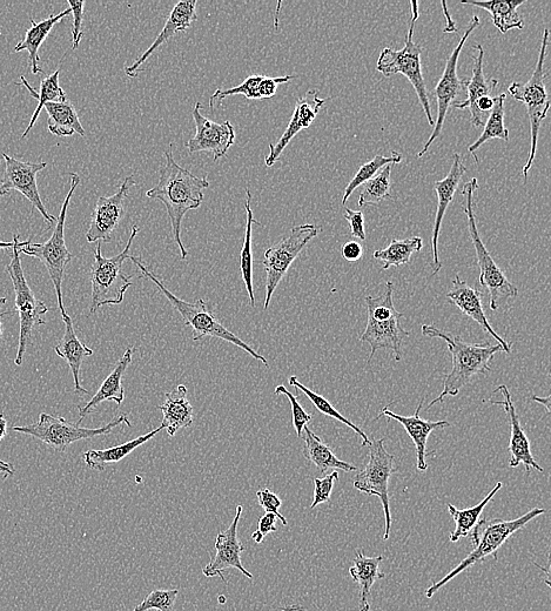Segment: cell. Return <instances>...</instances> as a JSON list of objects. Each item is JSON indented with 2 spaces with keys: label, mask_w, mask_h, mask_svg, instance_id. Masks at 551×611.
Wrapping results in <instances>:
<instances>
[{
  "label": "cell",
  "mask_w": 551,
  "mask_h": 611,
  "mask_svg": "<svg viewBox=\"0 0 551 611\" xmlns=\"http://www.w3.org/2000/svg\"><path fill=\"white\" fill-rule=\"evenodd\" d=\"M197 4V0H187V2H179L174 6L169 18L166 20L163 31L160 32V35L154 40L149 49H147L131 66L125 67L127 76L136 78L139 73L143 71V66L147 60L153 56V53L156 52L161 45L165 44L167 40L173 36H176L177 33L191 28L192 23L196 22L198 18L196 12Z\"/></svg>",
  "instance_id": "7402d4cb"
},
{
  "label": "cell",
  "mask_w": 551,
  "mask_h": 611,
  "mask_svg": "<svg viewBox=\"0 0 551 611\" xmlns=\"http://www.w3.org/2000/svg\"><path fill=\"white\" fill-rule=\"evenodd\" d=\"M526 3V0H493V2H473L462 0V5H473L486 10L492 16L493 24L503 35L512 29L522 30L524 22L517 9Z\"/></svg>",
  "instance_id": "e575fe53"
},
{
  "label": "cell",
  "mask_w": 551,
  "mask_h": 611,
  "mask_svg": "<svg viewBox=\"0 0 551 611\" xmlns=\"http://www.w3.org/2000/svg\"><path fill=\"white\" fill-rule=\"evenodd\" d=\"M495 99L492 96L483 97L477 102V110L482 114H487L493 110Z\"/></svg>",
  "instance_id": "11a10c76"
},
{
  "label": "cell",
  "mask_w": 551,
  "mask_h": 611,
  "mask_svg": "<svg viewBox=\"0 0 551 611\" xmlns=\"http://www.w3.org/2000/svg\"><path fill=\"white\" fill-rule=\"evenodd\" d=\"M442 6H443V15H445L446 23H447L445 30H443V33H455L456 31H458V28H456V23L452 19V16H450V13L447 9V3L442 2Z\"/></svg>",
  "instance_id": "9f6ffc18"
},
{
  "label": "cell",
  "mask_w": 551,
  "mask_h": 611,
  "mask_svg": "<svg viewBox=\"0 0 551 611\" xmlns=\"http://www.w3.org/2000/svg\"><path fill=\"white\" fill-rule=\"evenodd\" d=\"M502 393V401H489L490 404L496 406H502L508 415L510 425V442H509V467L517 468L523 463L526 467V472L530 473V470L536 469L537 472L543 473L544 469L536 462L532 448H530V441L526 433H524L519 416H517L516 408L510 395L509 389L505 385L497 387L494 394Z\"/></svg>",
  "instance_id": "ffe728a7"
},
{
  "label": "cell",
  "mask_w": 551,
  "mask_h": 611,
  "mask_svg": "<svg viewBox=\"0 0 551 611\" xmlns=\"http://www.w3.org/2000/svg\"><path fill=\"white\" fill-rule=\"evenodd\" d=\"M278 611H305V608L301 606H297V604H294V606H287L285 608H281Z\"/></svg>",
  "instance_id": "94428289"
},
{
  "label": "cell",
  "mask_w": 551,
  "mask_h": 611,
  "mask_svg": "<svg viewBox=\"0 0 551 611\" xmlns=\"http://www.w3.org/2000/svg\"><path fill=\"white\" fill-rule=\"evenodd\" d=\"M338 470H334L332 474L326 475L322 479H314V498L311 509L317 508L321 503H326L331 500V495L335 481H338Z\"/></svg>",
  "instance_id": "7dc6e473"
},
{
  "label": "cell",
  "mask_w": 551,
  "mask_h": 611,
  "mask_svg": "<svg viewBox=\"0 0 551 611\" xmlns=\"http://www.w3.org/2000/svg\"><path fill=\"white\" fill-rule=\"evenodd\" d=\"M395 458L385 448V439L373 440L369 443V460L364 470L356 474L353 486L361 493L378 496L385 513V534L383 540H388L392 530L391 503H389L388 483L392 475L398 472L394 466Z\"/></svg>",
  "instance_id": "7c38bea8"
},
{
  "label": "cell",
  "mask_w": 551,
  "mask_h": 611,
  "mask_svg": "<svg viewBox=\"0 0 551 611\" xmlns=\"http://www.w3.org/2000/svg\"><path fill=\"white\" fill-rule=\"evenodd\" d=\"M477 52L474 56L473 77L468 79L467 84V99L461 102L453 103L454 109L470 110V123L475 127L485 126V114L477 110V102L483 97H488L499 85L497 79H487L483 72V58H485V50L481 44L474 46Z\"/></svg>",
  "instance_id": "d4e9b609"
},
{
  "label": "cell",
  "mask_w": 551,
  "mask_h": 611,
  "mask_svg": "<svg viewBox=\"0 0 551 611\" xmlns=\"http://www.w3.org/2000/svg\"><path fill=\"white\" fill-rule=\"evenodd\" d=\"M164 429L165 427L161 425L157 429H154V431L141 435L137 439L125 442L123 445L114 446L107 449H100V451H97V449H90V451L84 453L83 459L87 467L103 472L106 466L111 465V463H118L122 461L126 458V456H129L131 453L136 451L137 448L143 446L144 443L149 442L161 431H164Z\"/></svg>",
  "instance_id": "836d02e7"
},
{
  "label": "cell",
  "mask_w": 551,
  "mask_h": 611,
  "mask_svg": "<svg viewBox=\"0 0 551 611\" xmlns=\"http://www.w3.org/2000/svg\"><path fill=\"white\" fill-rule=\"evenodd\" d=\"M423 248V240L420 237H413L406 240H392L385 250L375 251L373 257L380 260L383 270L393 266L399 267L411 261L412 255L420 252Z\"/></svg>",
  "instance_id": "ab89813d"
},
{
  "label": "cell",
  "mask_w": 551,
  "mask_h": 611,
  "mask_svg": "<svg viewBox=\"0 0 551 611\" xmlns=\"http://www.w3.org/2000/svg\"><path fill=\"white\" fill-rule=\"evenodd\" d=\"M13 247V241H2L0 240V250H9V248Z\"/></svg>",
  "instance_id": "6125c7cd"
},
{
  "label": "cell",
  "mask_w": 551,
  "mask_h": 611,
  "mask_svg": "<svg viewBox=\"0 0 551 611\" xmlns=\"http://www.w3.org/2000/svg\"><path fill=\"white\" fill-rule=\"evenodd\" d=\"M412 23L409 26L408 35L406 36L405 46L401 50L395 51L391 47H386L380 53L376 70L382 73L385 77L395 75L405 76L414 87L418 94L419 102L425 112L430 126H434L432 110H430L429 96L427 92L425 78H423L421 53L422 47L414 43L415 24L420 17L419 3L412 2Z\"/></svg>",
  "instance_id": "9c48e42d"
},
{
  "label": "cell",
  "mask_w": 551,
  "mask_h": 611,
  "mask_svg": "<svg viewBox=\"0 0 551 611\" xmlns=\"http://www.w3.org/2000/svg\"><path fill=\"white\" fill-rule=\"evenodd\" d=\"M63 320L65 324L64 337L55 347V351L58 357L64 359L67 365H69L73 380H75L76 393L89 394L82 384H80V369H82L85 358L92 357L94 352L77 337L70 315H64Z\"/></svg>",
  "instance_id": "f1b7e54d"
},
{
  "label": "cell",
  "mask_w": 551,
  "mask_h": 611,
  "mask_svg": "<svg viewBox=\"0 0 551 611\" xmlns=\"http://www.w3.org/2000/svg\"><path fill=\"white\" fill-rule=\"evenodd\" d=\"M71 187L69 193L64 200L62 210L56 221L55 230L51 238L43 244H32L31 240L26 241V244L19 248L20 253L36 258L44 264L50 278L55 286L57 294L58 307L62 317L66 315V310L63 301V281L65 270L73 259V254L66 247L65 243V223L67 211H69L71 199L80 185V178L77 173H70Z\"/></svg>",
  "instance_id": "8992f818"
},
{
  "label": "cell",
  "mask_w": 551,
  "mask_h": 611,
  "mask_svg": "<svg viewBox=\"0 0 551 611\" xmlns=\"http://www.w3.org/2000/svg\"><path fill=\"white\" fill-rule=\"evenodd\" d=\"M277 520V516L274 514L266 513L259 521L258 532L264 537L270 533L277 532Z\"/></svg>",
  "instance_id": "db71d44e"
},
{
  "label": "cell",
  "mask_w": 551,
  "mask_h": 611,
  "mask_svg": "<svg viewBox=\"0 0 551 611\" xmlns=\"http://www.w3.org/2000/svg\"><path fill=\"white\" fill-rule=\"evenodd\" d=\"M368 319L365 332L361 334L360 341L371 346L369 360L380 349H388L394 354L395 361L402 359V344L411 333L401 327L403 314L396 311L391 304H375L367 308Z\"/></svg>",
  "instance_id": "5bb4252c"
},
{
  "label": "cell",
  "mask_w": 551,
  "mask_h": 611,
  "mask_svg": "<svg viewBox=\"0 0 551 611\" xmlns=\"http://www.w3.org/2000/svg\"><path fill=\"white\" fill-rule=\"evenodd\" d=\"M257 498L259 505L264 508L266 513H272L277 516V519H279L285 527L288 525L286 517L279 512L282 502L278 495H275L270 489L264 488L257 492Z\"/></svg>",
  "instance_id": "c3c4849f"
},
{
  "label": "cell",
  "mask_w": 551,
  "mask_h": 611,
  "mask_svg": "<svg viewBox=\"0 0 551 611\" xmlns=\"http://www.w3.org/2000/svg\"><path fill=\"white\" fill-rule=\"evenodd\" d=\"M326 103L325 99H321L318 96L317 90L308 91L304 97H301L297 104L290 124H288L286 131L282 134L281 138L275 144H270V154L265 159L267 167H272L277 163L282 152L285 151L288 144L291 143L292 139L297 134L308 129L318 117L321 107Z\"/></svg>",
  "instance_id": "44dd1931"
},
{
  "label": "cell",
  "mask_w": 551,
  "mask_h": 611,
  "mask_svg": "<svg viewBox=\"0 0 551 611\" xmlns=\"http://www.w3.org/2000/svg\"><path fill=\"white\" fill-rule=\"evenodd\" d=\"M320 230L315 225H300L292 228L290 235L282 239L280 243L274 245L265 252L262 265L266 271V299L264 310L270 307L275 290L284 279L288 270L304 251L309 241L317 237Z\"/></svg>",
  "instance_id": "4fadbf2b"
},
{
  "label": "cell",
  "mask_w": 551,
  "mask_h": 611,
  "mask_svg": "<svg viewBox=\"0 0 551 611\" xmlns=\"http://www.w3.org/2000/svg\"><path fill=\"white\" fill-rule=\"evenodd\" d=\"M243 506H238L235 509V516L232 525L218 534L215 539L214 548L215 555L212 557L210 563L203 569V573L206 577H217L219 576L223 582L226 583V577L224 573L228 569H237L240 573H243L247 579L253 580V575L248 572L244 567L243 561H241V554H243L245 547L240 542L238 537V526L243 515Z\"/></svg>",
  "instance_id": "ac0fdd59"
},
{
  "label": "cell",
  "mask_w": 551,
  "mask_h": 611,
  "mask_svg": "<svg viewBox=\"0 0 551 611\" xmlns=\"http://www.w3.org/2000/svg\"><path fill=\"white\" fill-rule=\"evenodd\" d=\"M251 201H252V192L250 191V188H247L246 203H245L246 213H247V223H246V232H245L243 250H241V253H240V270H241V277H243L248 297H250V304L252 307H255V295H254V287H253L252 230H253V225L255 224L260 225V223L257 219H254L253 217Z\"/></svg>",
  "instance_id": "f35d334b"
},
{
  "label": "cell",
  "mask_w": 551,
  "mask_h": 611,
  "mask_svg": "<svg viewBox=\"0 0 551 611\" xmlns=\"http://www.w3.org/2000/svg\"><path fill=\"white\" fill-rule=\"evenodd\" d=\"M136 185L134 176L125 178L117 193L111 197H100L91 216L86 240L93 243H111L113 233L117 230L125 213V200L129 197L131 188Z\"/></svg>",
  "instance_id": "e0dca14e"
},
{
  "label": "cell",
  "mask_w": 551,
  "mask_h": 611,
  "mask_svg": "<svg viewBox=\"0 0 551 611\" xmlns=\"http://www.w3.org/2000/svg\"><path fill=\"white\" fill-rule=\"evenodd\" d=\"M187 388L179 385L172 392L164 394L163 405L159 406L163 412V425L167 434L173 438L180 429H185L193 425V407L187 398Z\"/></svg>",
  "instance_id": "f546056e"
},
{
  "label": "cell",
  "mask_w": 551,
  "mask_h": 611,
  "mask_svg": "<svg viewBox=\"0 0 551 611\" xmlns=\"http://www.w3.org/2000/svg\"><path fill=\"white\" fill-rule=\"evenodd\" d=\"M8 299L0 297V306L5 305ZM3 339V324L2 320H0V341Z\"/></svg>",
  "instance_id": "be15d7a7"
},
{
  "label": "cell",
  "mask_w": 551,
  "mask_h": 611,
  "mask_svg": "<svg viewBox=\"0 0 551 611\" xmlns=\"http://www.w3.org/2000/svg\"><path fill=\"white\" fill-rule=\"evenodd\" d=\"M467 172L466 166L462 163V158L458 152L453 154V164L450 167L448 176L445 179L436 181L435 191L438 194V211H436L435 223L433 227L432 248H433V275L441 271L442 264L439 258V237L442 221L445 219L446 212L454 199V194L458 191L460 181Z\"/></svg>",
  "instance_id": "603a6c76"
},
{
  "label": "cell",
  "mask_w": 551,
  "mask_h": 611,
  "mask_svg": "<svg viewBox=\"0 0 551 611\" xmlns=\"http://www.w3.org/2000/svg\"><path fill=\"white\" fill-rule=\"evenodd\" d=\"M479 26L480 17L475 15L473 19L470 20L458 46L455 47L452 55H450L447 60L445 71H443L439 83L436 85L433 92L436 102H438V120L435 122L434 130L432 134H430L427 143L423 146L422 151L418 153V158L425 156L429 147L439 138L443 125H445L446 122L449 107L455 103V99L458 98L459 94L467 89L468 79H460L458 76V63L463 46H465L469 36L472 35L474 30L479 28Z\"/></svg>",
  "instance_id": "9a60e30c"
},
{
  "label": "cell",
  "mask_w": 551,
  "mask_h": 611,
  "mask_svg": "<svg viewBox=\"0 0 551 611\" xmlns=\"http://www.w3.org/2000/svg\"><path fill=\"white\" fill-rule=\"evenodd\" d=\"M67 3H69L71 13H73L72 49L77 50L80 40H82L84 35L82 25L85 2H73V0H69Z\"/></svg>",
  "instance_id": "681fc988"
},
{
  "label": "cell",
  "mask_w": 551,
  "mask_h": 611,
  "mask_svg": "<svg viewBox=\"0 0 551 611\" xmlns=\"http://www.w3.org/2000/svg\"><path fill=\"white\" fill-rule=\"evenodd\" d=\"M533 400L546 407L547 413L550 414V395L546 396V398H539V396L534 395Z\"/></svg>",
  "instance_id": "91938a15"
},
{
  "label": "cell",
  "mask_w": 551,
  "mask_h": 611,
  "mask_svg": "<svg viewBox=\"0 0 551 611\" xmlns=\"http://www.w3.org/2000/svg\"><path fill=\"white\" fill-rule=\"evenodd\" d=\"M59 76L60 70L53 72L50 76H46L42 80V83H40V89L38 92L33 89V87L29 84L28 80L25 79V77H20L23 86H25L26 89H28V91L30 92L31 96L33 98L38 99L39 102L35 113H33L29 126L26 127V130L23 133L22 139L28 136L33 127H35L37 120L40 116V112H42L46 104L60 103L65 102V100H67L66 93L62 89V86H60L59 84Z\"/></svg>",
  "instance_id": "8d00e7d4"
},
{
  "label": "cell",
  "mask_w": 551,
  "mask_h": 611,
  "mask_svg": "<svg viewBox=\"0 0 551 611\" xmlns=\"http://www.w3.org/2000/svg\"><path fill=\"white\" fill-rule=\"evenodd\" d=\"M295 76H284V77H266L262 78L260 83V97L261 99H268L275 96L278 91L279 85L291 82Z\"/></svg>",
  "instance_id": "816d5d0a"
},
{
  "label": "cell",
  "mask_w": 551,
  "mask_h": 611,
  "mask_svg": "<svg viewBox=\"0 0 551 611\" xmlns=\"http://www.w3.org/2000/svg\"><path fill=\"white\" fill-rule=\"evenodd\" d=\"M203 105L197 103L192 113L196 123V136L185 144L190 153L211 152L214 161L226 156L235 141L234 126L228 122L215 123L201 113Z\"/></svg>",
  "instance_id": "d6986e66"
},
{
  "label": "cell",
  "mask_w": 551,
  "mask_h": 611,
  "mask_svg": "<svg viewBox=\"0 0 551 611\" xmlns=\"http://www.w3.org/2000/svg\"><path fill=\"white\" fill-rule=\"evenodd\" d=\"M138 233L139 227L133 225L124 251L112 258H105L102 253L103 243H97L91 270L90 314L96 313L100 307L120 305L124 301L125 293L132 286L133 275H126L123 265L130 258L131 247Z\"/></svg>",
  "instance_id": "277c9868"
},
{
  "label": "cell",
  "mask_w": 551,
  "mask_h": 611,
  "mask_svg": "<svg viewBox=\"0 0 551 611\" xmlns=\"http://www.w3.org/2000/svg\"><path fill=\"white\" fill-rule=\"evenodd\" d=\"M422 335L429 339L445 340L453 358V369L443 381V391L438 398L430 402L428 409L442 404L447 396L459 395L461 389L470 384L477 375L492 372L495 354L505 352L501 345H492L489 340L482 344H468L460 335L445 332L432 325H422Z\"/></svg>",
  "instance_id": "7a4b0ae2"
},
{
  "label": "cell",
  "mask_w": 551,
  "mask_h": 611,
  "mask_svg": "<svg viewBox=\"0 0 551 611\" xmlns=\"http://www.w3.org/2000/svg\"><path fill=\"white\" fill-rule=\"evenodd\" d=\"M477 188H479V183H477L476 178L470 179V181L463 186L462 196L466 199V204L463 205V211L466 213L470 239L473 241L477 264H479L480 267V284L482 287H485L490 294V310L497 311L502 301L506 302L510 298H517L519 290H517V287L507 279L505 272L496 265L492 258V254L488 252L487 247L483 244L479 230H477L474 213V198Z\"/></svg>",
  "instance_id": "52a82bcc"
},
{
  "label": "cell",
  "mask_w": 551,
  "mask_h": 611,
  "mask_svg": "<svg viewBox=\"0 0 551 611\" xmlns=\"http://www.w3.org/2000/svg\"><path fill=\"white\" fill-rule=\"evenodd\" d=\"M166 165L160 172L159 183L146 192V196L159 200L166 206L172 225L173 239L185 260L188 252L181 240V224L187 212L197 210L203 204L204 191L210 187L207 177L199 178L177 164L173 156V144L165 151Z\"/></svg>",
  "instance_id": "6da1fadb"
},
{
  "label": "cell",
  "mask_w": 551,
  "mask_h": 611,
  "mask_svg": "<svg viewBox=\"0 0 551 611\" xmlns=\"http://www.w3.org/2000/svg\"><path fill=\"white\" fill-rule=\"evenodd\" d=\"M506 98V94H500L499 97L494 98L495 104L485 123V131L482 132L480 138L477 139L473 145L469 146L468 151L472 154L477 164H480V160L476 152L483 144H486L487 141L492 139L509 141V130L505 126Z\"/></svg>",
  "instance_id": "74e56055"
},
{
  "label": "cell",
  "mask_w": 551,
  "mask_h": 611,
  "mask_svg": "<svg viewBox=\"0 0 551 611\" xmlns=\"http://www.w3.org/2000/svg\"><path fill=\"white\" fill-rule=\"evenodd\" d=\"M392 166L393 165H387L383 167L373 179L367 181L359 196L360 207L379 205L381 201L392 198Z\"/></svg>",
  "instance_id": "b9f144b4"
},
{
  "label": "cell",
  "mask_w": 551,
  "mask_h": 611,
  "mask_svg": "<svg viewBox=\"0 0 551 611\" xmlns=\"http://www.w3.org/2000/svg\"><path fill=\"white\" fill-rule=\"evenodd\" d=\"M549 38V29H544L540 55L539 59H537L533 77L527 83H513L508 87V92L512 94L513 98L526 106L530 122L532 146H530L527 164L522 167L523 178L526 181L535 160L541 124L547 118L550 109V98L546 86L548 72L546 67H544L549 47Z\"/></svg>",
  "instance_id": "5b68a950"
},
{
  "label": "cell",
  "mask_w": 551,
  "mask_h": 611,
  "mask_svg": "<svg viewBox=\"0 0 551 611\" xmlns=\"http://www.w3.org/2000/svg\"><path fill=\"white\" fill-rule=\"evenodd\" d=\"M402 161V156L400 153L393 151L391 157L382 156V154H378L373 160L368 161V163L362 165L358 172H356L354 178L349 181V184L345 188L344 198H342V205H346L349 198H351L352 193L361 185H365L367 181L373 179L376 174L379 173L383 167L387 165L399 164Z\"/></svg>",
  "instance_id": "7bdbcfd3"
},
{
  "label": "cell",
  "mask_w": 551,
  "mask_h": 611,
  "mask_svg": "<svg viewBox=\"0 0 551 611\" xmlns=\"http://www.w3.org/2000/svg\"><path fill=\"white\" fill-rule=\"evenodd\" d=\"M19 237L20 235L13 234L11 260L8 267H6V271H8L12 281L13 290H15V306L19 315L20 332L18 352L15 359V364L18 367L23 365L25 353L28 351V345L32 338L33 329L46 324L44 315L49 312V307H47L42 300L36 298L28 281H26L19 252V248L24 246L26 241L20 243Z\"/></svg>",
  "instance_id": "ba28073f"
},
{
  "label": "cell",
  "mask_w": 551,
  "mask_h": 611,
  "mask_svg": "<svg viewBox=\"0 0 551 611\" xmlns=\"http://www.w3.org/2000/svg\"><path fill=\"white\" fill-rule=\"evenodd\" d=\"M341 254L342 258L349 261V263H356L364 255V250H362L361 245L356 243V241H348V243L342 246Z\"/></svg>",
  "instance_id": "f5cc1de1"
},
{
  "label": "cell",
  "mask_w": 551,
  "mask_h": 611,
  "mask_svg": "<svg viewBox=\"0 0 551 611\" xmlns=\"http://www.w3.org/2000/svg\"><path fill=\"white\" fill-rule=\"evenodd\" d=\"M126 425L131 428L132 423L127 419L126 415H119L110 423H107L102 428H84L62 418V416H53L51 414L42 413L39 416L37 423L32 425L13 427V431L42 441L46 446H49L53 451L63 453L69 448L72 443L80 440H90L97 436L109 435L119 426Z\"/></svg>",
  "instance_id": "30bf717a"
},
{
  "label": "cell",
  "mask_w": 551,
  "mask_h": 611,
  "mask_svg": "<svg viewBox=\"0 0 551 611\" xmlns=\"http://www.w3.org/2000/svg\"><path fill=\"white\" fill-rule=\"evenodd\" d=\"M6 434H8V420L5 419L4 414H0V441H2Z\"/></svg>",
  "instance_id": "680465c9"
},
{
  "label": "cell",
  "mask_w": 551,
  "mask_h": 611,
  "mask_svg": "<svg viewBox=\"0 0 551 611\" xmlns=\"http://www.w3.org/2000/svg\"><path fill=\"white\" fill-rule=\"evenodd\" d=\"M0 473H4V478H8V476L15 474V467L11 463L0 460Z\"/></svg>",
  "instance_id": "6f0895ef"
},
{
  "label": "cell",
  "mask_w": 551,
  "mask_h": 611,
  "mask_svg": "<svg viewBox=\"0 0 551 611\" xmlns=\"http://www.w3.org/2000/svg\"><path fill=\"white\" fill-rule=\"evenodd\" d=\"M304 456L307 461L313 463L321 474H326L328 470H344L346 473L358 470L355 466L346 461H342L334 454L333 449L326 445L319 436L311 431L307 426L304 428Z\"/></svg>",
  "instance_id": "d6a6232c"
},
{
  "label": "cell",
  "mask_w": 551,
  "mask_h": 611,
  "mask_svg": "<svg viewBox=\"0 0 551 611\" xmlns=\"http://www.w3.org/2000/svg\"><path fill=\"white\" fill-rule=\"evenodd\" d=\"M275 394L277 395H285L288 400L291 402L292 406V414H293V426L295 428V432H297L299 438H301L302 433H304V428L308 425L309 422L312 421V415L308 414L304 408L299 404L295 395L291 392H288L285 386H278L275 388Z\"/></svg>",
  "instance_id": "bcb514c9"
},
{
  "label": "cell",
  "mask_w": 551,
  "mask_h": 611,
  "mask_svg": "<svg viewBox=\"0 0 551 611\" xmlns=\"http://www.w3.org/2000/svg\"><path fill=\"white\" fill-rule=\"evenodd\" d=\"M71 9H66L60 12L59 15H51L49 18L42 20V22L36 23L31 18V28L26 31L22 42L18 43L15 47V52L28 51L29 62L33 75H45V72L40 69L39 66V49L43 45L46 38L50 36V33L55 25L69 16Z\"/></svg>",
  "instance_id": "1f68e13d"
},
{
  "label": "cell",
  "mask_w": 551,
  "mask_h": 611,
  "mask_svg": "<svg viewBox=\"0 0 551 611\" xmlns=\"http://www.w3.org/2000/svg\"><path fill=\"white\" fill-rule=\"evenodd\" d=\"M383 561V556L368 557L365 555L364 550H356V556L353 560L351 568H349V575L355 583L359 586V610L369 611L371 610V603H369V597H371L372 588L374 583L378 580L385 579V574L379 570L380 564Z\"/></svg>",
  "instance_id": "4dcf8cb0"
},
{
  "label": "cell",
  "mask_w": 551,
  "mask_h": 611,
  "mask_svg": "<svg viewBox=\"0 0 551 611\" xmlns=\"http://www.w3.org/2000/svg\"><path fill=\"white\" fill-rule=\"evenodd\" d=\"M178 589L172 590H153L146 599L139 604L133 611H150L157 609L159 611H173L176 606Z\"/></svg>",
  "instance_id": "f6af8a7d"
},
{
  "label": "cell",
  "mask_w": 551,
  "mask_h": 611,
  "mask_svg": "<svg viewBox=\"0 0 551 611\" xmlns=\"http://www.w3.org/2000/svg\"><path fill=\"white\" fill-rule=\"evenodd\" d=\"M133 348L127 349L122 358L117 362L112 373L107 376L102 386L99 387L98 392L94 394L93 398L83 406H78L80 419L77 425L86 418L87 415L96 411V408L104 401L116 402L118 406L123 404L125 395L123 387V376L125 375L127 368L132 364L133 359Z\"/></svg>",
  "instance_id": "4316f807"
},
{
  "label": "cell",
  "mask_w": 551,
  "mask_h": 611,
  "mask_svg": "<svg viewBox=\"0 0 551 611\" xmlns=\"http://www.w3.org/2000/svg\"><path fill=\"white\" fill-rule=\"evenodd\" d=\"M345 219L348 221L349 225H351V233L353 237L365 241L366 232L364 213L360 211H353L351 208H346Z\"/></svg>",
  "instance_id": "f907efd6"
},
{
  "label": "cell",
  "mask_w": 551,
  "mask_h": 611,
  "mask_svg": "<svg viewBox=\"0 0 551 611\" xmlns=\"http://www.w3.org/2000/svg\"><path fill=\"white\" fill-rule=\"evenodd\" d=\"M129 259L138 266L140 272L143 273V277L151 280L153 284L159 288V291L165 295L167 300L170 301V304L176 308V311L183 317L185 326L192 328L194 341H199L206 337L224 340L243 349V351L250 354L253 359L262 362L266 367L270 366L265 357L255 352L250 345H247L245 341L238 338L230 329H227L221 324L211 311V308L208 307L205 300L199 299L196 302H188L179 299L177 295L167 290L156 274L152 273L149 268H147L143 259L140 257H133V255H130Z\"/></svg>",
  "instance_id": "3957f363"
},
{
  "label": "cell",
  "mask_w": 551,
  "mask_h": 611,
  "mask_svg": "<svg viewBox=\"0 0 551 611\" xmlns=\"http://www.w3.org/2000/svg\"><path fill=\"white\" fill-rule=\"evenodd\" d=\"M447 299L449 304L458 307L468 318L477 322V324L482 327L483 331L492 335V337L499 342V345L505 349L506 353L512 352V349H510L512 345L507 344V341L502 339L500 335L494 331L493 327L490 326L485 311H483L482 293L470 287L465 280L461 279L459 274L455 275L453 288L448 292Z\"/></svg>",
  "instance_id": "cb8c5ba5"
},
{
  "label": "cell",
  "mask_w": 551,
  "mask_h": 611,
  "mask_svg": "<svg viewBox=\"0 0 551 611\" xmlns=\"http://www.w3.org/2000/svg\"><path fill=\"white\" fill-rule=\"evenodd\" d=\"M290 385L297 389V391H301L302 393H304L307 398L311 400L313 406L317 408L320 413L329 416V418L344 423V425L353 429V431L358 434L362 439V446H369L371 440H369L367 434L365 432H362L361 429L356 426L355 423H353L351 420L346 419L344 414L338 412L337 409L333 407L331 402L326 400L324 396H321L311 391V389L307 388L306 386L302 385L301 382L298 380L297 376H291Z\"/></svg>",
  "instance_id": "60d3db41"
},
{
  "label": "cell",
  "mask_w": 551,
  "mask_h": 611,
  "mask_svg": "<svg viewBox=\"0 0 551 611\" xmlns=\"http://www.w3.org/2000/svg\"><path fill=\"white\" fill-rule=\"evenodd\" d=\"M423 406V400L420 402L418 408L414 415L412 416H402L399 414H395L388 407L382 409L380 416H387L389 420H395L400 423V425L405 428L406 433L409 438H411L414 442L416 448V462H418V470L419 472H426L427 465V441L429 435L435 431V429H443L450 426L448 421H427L423 420L420 416V412ZM378 418V419H379Z\"/></svg>",
  "instance_id": "484cf974"
},
{
  "label": "cell",
  "mask_w": 551,
  "mask_h": 611,
  "mask_svg": "<svg viewBox=\"0 0 551 611\" xmlns=\"http://www.w3.org/2000/svg\"><path fill=\"white\" fill-rule=\"evenodd\" d=\"M49 120H47V129L53 136L71 137L73 134H79L80 137H85L86 133L78 116L75 105L70 100L60 103H49L44 106Z\"/></svg>",
  "instance_id": "d590c367"
},
{
  "label": "cell",
  "mask_w": 551,
  "mask_h": 611,
  "mask_svg": "<svg viewBox=\"0 0 551 611\" xmlns=\"http://www.w3.org/2000/svg\"><path fill=\"white\" fill-rule=\"evenodd\" d=\"M502 486V482H497L492 492L479 505L472 508L458 509L448 503V512L455 522V530L449 537L450 542L455 543L463 539V537H472L473 545H476L477 540H479L480 529L486 523V520L481 517L483 510L494 499V496L499 493Z\"/></svg>",
  "instance_id": "83f0119b"
},
{
  "label": "cell",
  "mask_w": 551,
  "mask_h": 611,
  "mask_svg": "<svg viewBox=\"0 0 551 611\" xmlns=\"http://www.w3.org/2000/svg\"><path fill=\"white\" fill-rule=\"evenodd\" d=\"M2 156L5 161V172L3 179L0 180V197L8 196L13 191L22 193L32 206L42 214L47 225L51 227L56 224L57 218L47 212L38 190L37 174L46 169L45 161L31 163V161L12 158L6 153H3Z\"/></svg>",
  "instance_id": "2e32d148"
},
{
  "label": "cell",
  "mask_w": 551,
  "mask_h": 611,
  "mask_svg": "<svg viewBox=\"0 0 551 611\" xmlns=\"http://www.w3.org/2000/svg\"><path fill=\"white\" fill-rule=\"evenodd\" d=\"M262 78H264V76L254 75L246 78L244 80V83H241L240 85L235 87H231V89H218L212 94V97L210 99L211 109H213L215 102H223L224 99L231 96H237V94H241V96H244L247 99L261 100L260 83Z\"/></svg>",
  "instance_id": "ee69618b"
},
{
  "label": "cell",
  "mask_w": 551,
  "mask_h": 611,
  "mask_svg": "<svg viewBox=\"0 0 551 611\" xmlns=\"http://www.w3.org/2000/svg\"><path fill=\"white\" fill-rule=\"evenodd\" d=\"M546 514V510L542 508H533L528 513L512 521L505 520H493L488 523L482 535H479V540L475 545V549L470 553L465 560H463L458 567H455L452 572L448 573L439 582L433 584L426 590L427 599L432 597L439 592L442 587H445L450 581L455 579L456 576L465 572L475 564L482 562L487 559L488 556L493 555L494 559L497 560V553L499 549L505 545V543L519 530L523 529L528 525L530 521L536 519L541 515Z\"/></svg>",
  "instance_id": "8fae6325"
}]
</instances>
